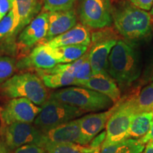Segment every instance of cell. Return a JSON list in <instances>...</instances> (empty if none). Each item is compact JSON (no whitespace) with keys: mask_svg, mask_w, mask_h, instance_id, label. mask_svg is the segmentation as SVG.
<instances>
[{"mask_svg":"<svg viewBox=\"0 0 153 153\" xmlns=\"http://www.w3.org/2000/svg\"><path fill=\"white\" fill-rule=\"evenodd\" d=\"M38 72L41 76V80L43 81L44 85L52 89H56V88L71 85H74L76 74V72L73 70H68V71L54 74Z\"/></svg>","mask_w":153,"mask_h":153,"instance_id":"obj_21","label":"cell"},{"mask_svg":"<svg viewBox=\"0 0 153 153\" xmlns=\"http://www.w3.org/2000/svg\"><path fill=\"white\" fill-rule=\"evenodd\" d=\"M145 144L139 139L128 138L114 144L101 146L100 153H141Z\"/></svg>","mask_w":153,"mask_h":153,"instance_id":"obj_22","label":"cell"},{"mask_svg":"<svg viewBox=\"0 0 153 153\" xmlns=\"http://www.w3.org/2000/svg\"><path fill=\"white\" fill-rule=\"evenodd\" d=\"M142 72L140 54L135 45L127 41L118 40L108 56V74L121 89H125L138 79Z\"/></svg>","mask_w":153,"mask_h":153,"instance_id":"obj_1","label":"cell"},{"mask_svg":"<svg viewBox=\"0 0 153 153\" xmlns=\"http://www.w3.org/2000/svg\"><path fill=\"white\" fill-rule=\"evenodd\" d=\"M136 114L153 111V82L145 86L140 90L131 94Z\"/></svg>","mask_w":153,"mask_h":153,"instance_id":"obj_19","label":"cell"},{"mask_svg":"<svg viewBox=\"0 0 153 153\" xmlns=\"http://www.w3.org/2000/svg\"><path fill=\"white\" fill-rule=\"evenodd\" d=\"M15 19H16V9L14 5L8 14L0 21V40L4 36L9 35L14 28Z\"/></svg>","mask_w":153,"mask_h":153,"instance_id":"obj_27","label":"cell"},{"mask_svg":"<svg viewBox=\"0 0 153 153\" xmlns=\"http://www.w3.org/2000/svg\"><path fill=\"white\" fill-rule=\"evenodd\" d=\"M14 0H0V21L12 9Z\"/></svg>","mask_w":153,"mask_h":153,"instance_id":"obj_31","label":"cell"},{"mask_svg":"<svg viewBox=\"0 0 153 153\" xmlns=\"http://www.w3.org/2000/svg\"><path fill=\"white\" fill-rule=\"evenodd\" d=\"M50 98L70 104L85 112L109 109L115 104L106 95L82 87H72L54 91Z\"/></svg>","mask_w":153,"mask_h":153,"instance_id":"obj_3","label":"cell"},{"mask_svg":"<svg viewBox=\"0 0 153 153\" xmlns=\"http://www.w3.org/2000/svg\"><path fill=\"white\" fill-rule=\"evenodd\" d=\"M91 43V35L87 26L83 24H76L73 28L65 33L53 38L45 44L52 48H57L66 45H84L89 46Z\"/></svg>","mask_w":153,"mask_h":153,"instance_id":"obj_18","label":"cell"},{"mask_svg":"<svg viewBox=\"0 0 153 153\" xmlns=\"http://www.w3.org/2000/svg\"><path fill=\"white\" fill-rule=\"evenodd\" d=\"M1 89L8 98H26L37 106H43L47 101L48 92L43 81L29 72L11 76L3 82Z\"/></svg>","mask_w":153,"mask_h":153,"instance_id":"obj_4","label":"cell"},{"mask_svg":"<svg viewBox=\"0 0 153 153\" xmlns=\"http://www.w3.org/2000/svg\"><path fill=\"white\" fill-rule=\"evenodd\" d=\"M106 126V135L101 146H106L130 138L129 131L132 120L135 114L131 95L120 99Z\"/></svg>","mask_w":153,"mask_h":153,"instance_id":"obj_5","label":"cell"},{"mask_svg":"<svg viewBox=\"0 0 153 153\" xmlns=\"http://www.w3.org/2000/svg\"><path fill=\"white\" fill-rule=\"evenodd\" d=\"M79 87L88 88L106 95L114 104L120 99V90L116 81L107 72L92 75L89 79L75 84Z\"/></svg>","mask_w":153,"mask_h":153,"instance_id":"obj_16","label":"cell"},{"mask_svg":"<svg viewBox=\"0 0 153 153\" xmlns=\"http://www.w3.org/2000/svg\"><path fill=\"white\" fill-rule=\"evenodd\" d=\"M152 28H153V22H152Z\"/></svg>","mask_w":153,"mask_h":153,"instance_id":"obj_39","label":"cell"},{"mask_svg":"<svg viewBox=\"0 0 153 153\" xmlns=\"http://www.w3.org/2000/svg\"><path fill=\"white\" fill-rule=\"evenodd\" d=\"M91 76H92V72H91L90 62H89V51H87L85 54V60L82 63L81 66H80L77 73L76 74L75 82H74V85H75V84L79 82L89 79Z\"/></svg>","mask_w":153,"mask_h":153,"instance_id":"obj_28","label":"cell"},{"mask_svg":"<svg viewBox=\"0 0 153 153\" xmlns=\"http://www.w3.org/2000/svg\"><path fill=\"white\" fill-rule=\"evenodd\" d=\"M41 107L26 98L11 99L0 112V118L7 125L14 123H30L41 112Z\"/></svg>","mask_w":153,"mask_h":153,"instance_id":"obj_10","label":"cell"},{"mask_svg":"<svg viewBox=\"0 0 153 153\" xmlns=\"http://www.w3.org/2000/svg\"><path fill=\"white\" fill-rule=\"evenodd\" d=\"M100 150H101V148H99L96 149V150H94L93 152H91L90 153H100Z\"/></svg>","mask_w":153,"mask_h":153,"instance_id":"obj_37","label":"cell"},{"mask_svg":"<svg viewBox=\"0 0 153 153\" xmlns=\"http://www.w3.org/2000/svg\"><path fill=\"white\" fill-rule=\"evenodd\" d=\"M5 144L11 150L22 145L35 144L43 147L44 133L35 126L27 123H14L4 129Z\"/></svg>","mask_w":153,"mask_h":153,"instance_id":"obj_9","label":"cell"},{"mask_svg":"<svg viewBox=\"0 0 153 153\" xmlns=\"http://www.w3.org/2000/svg\"><path fill=\"white\" fill-rule=\"evenodd\" d=\"M85 111L70 104L50 98L41 107L34 120V126L41 131L48 130L80 117Z\"/></svg>","mask_w":153,"mask_h":153,"instance_id":"obj_6","label":"cell"},{"mask_svg":"<svg viewBox=\"0 0 153 153\" xmlns=\"http://www.w3.org/2000/svg\"><path fill=\"white\" fill-rule=\"evenodd\" d=\"M141 153H153V140L147 143V145Z\"/></svg>","mask_w":153,"mask_h":153,"instance_id":"obj_35","label":"cell"},{"mask_svg":"<svg viewBox=\"0 0 153 153\" xmlns=\"http://www.w3.org/2000/svg\"><path fill=\"white\" fill-rule=\"evenodd\" d=\"M153 114L150 112H142L136 114L132 120L129 131L130 138H141L150 131L152 125Z\"/></svg>","mask_w":153,"mask_h":153,"instance_id":"obj_20","label":"cell"},{"mask_svg":"<svg viewBox=\"0 0 153 153\" xmlns=\"http://www.w3.org/2000/svg\"><path fill=\"white\" fill-rule=\"evenodd\" d=\"M14 153H48L43 147L35 144H27L16 148Z\"/></svg>","mask_w":153,"mask_h":153,"instance_id":"obj_30","label":"cell"},{"mask_svg":"<svg viewBox=\"0 0 153 153\" xmlns=\"http://www.w3.org/2000/svg\"><path fill=\"white\" fill-rule=\"evenodd\" d=\"M48 153H90L92 149L75 143H47L44 146Z\"/></svg>","mask_w":153,"mask_h":153,"instance_id":"obj_24","label":"cell"},{"mask_svg":"<svg viewBox=\"0 0 153 153\" xmlns=\"http://www.w3.org/2000/svg\"><path fill=\"white\" fill-rule=\"evenodd\" d=\"M47 143H78L81 136L79 120L74 119L43 132ZM44 145V146H45Z\"/></svg>","mask_w":153,"mask_h":153,"instance_id":"obj_14","label":"cell"},{"mask_svg":"<svg viewBox=\"0 0 153 153\" xmlns=\"http://www.w3.org/2000/svg\"><path fill=\"white\" fill-rule=\"evenodd\" d=\"M117 104L109 109L101 113L90 114L84 116L79 118L81 136L79 144L81 145H87L91 142L95 136H97L103 129L106 127L107 121L111 114L116 109Z\"/></svg>","mask_w":153,"mask_h":153,"instance_id":"obj_11","label":"cell"},{"mask_svg":"<svg viewBox=\"0 0 153 153\" xmlns=\"http://www.w3.org/2000/svg\"><path fill=\"white\" fill-rule=\"evenodd\" d=\"M117 41L113 31L109 29L93 34L91 37L92 45L89 51L92 75L107 72L108 56Z\"/></svg>","mask_w":153,"mask_h":153,"instance_id":"obj_8","label":"cell"},{"mask_svg":"<svg viewBox=\"0 0 153 153\" xmlns=\"http://www.w3.org/2000/svg\"><path fill=\"white\" fill-rule=\"evenodd\" d=\"M0 145H1V142H0Z\"/></svg>","mask_w":153,"mask_h":153,"instance_id":"obj_40","label":"cell"},{"mask_svg":"<svg viewBox=\"0 0 153 153\" xmlns=\"http://www.w3.org/2000/svg\"><path fill=\"white\" fill-rule=\"evenodd\" d=\"M150 14L153 15V6H152V9H151V10H150Z\"/></svg>","mask_w":153,"mask_h":153,"instance_id":"obj_38","label":"cell"},{"mask_svg":"<svg viewBox=\"0 0 153 153\" xmlns=\"http://www.w3.org/2000/svg\"><path fill=\"white\" fill-rule=\"evenodd\" d=\"M76 0H43V7L48 12L68 11L72 9Z\"/></svg>","mask_w":153,"mask_h":153,"instance_id":"obj_25","label":"cell"},{"mask_svg":"<svg viewBox=\"0 0 153 153\" xmlns=\"http://www.w3.org/2000/svg\"><path fill=\"white\" fill-rule=\"evenodd\" d=\"M59 64L54 49L46 44L35 48L28 57L16 65L19 69L35 68L38 70H49Z\"/></svg>","mask_w":153,"mask_h":153,"instance_id":"obj_12","label":"cell"},{"mask_svg":"<svg viewBox=\"0 0 153 153\" xmlns=\"http://www.w3.org/2000/svg\"><path fill=\"white\" fill-rule=\"evenodd\" d=\"M14 5L16 9V19L13 30L8 36L9 41L14 39L30 24L41 7L38 0H14Z\"/></svg>","mask_w":153,"mask_h":153,"instance_id":"obj_15","label":"cell"},{"mask_svg":"<svg viewBox=\"0 0 153 153\" xmlns=\"http://www.w3.org/2000/svg\"><path fill=\"white\" fill-rule=\"evenodd\" d=\"M152 114H153V111H152ZM140 141L141 143H143V144H145V143H148L150 141L153 140V118H152V125H151V128L150 129V131L145 136H143L141 138H140Z\"/></svg>","mask_w":153,"mask_h":153,"instance_id":"obj_34","label":"cell"},{"mask_svg":"<svg viewBox=\"0 0 153 153\" xmlns=\"http://www.w3.org/2000/svg\"><path fill=\"white\" fill-rule=\"evenodd\" d=\"M132 4L145 11H150L153 6V0H129Z\"/></svg>","mask_w":153,"mask_h":153,"instance_id":"obj_33","label":"cell"},{"mask_svg":"<svg viewBox=\"0 0 153 153\" xmlns=\"http://www.w3.org/2000/svg\"><path fill=\"white\" fill-rule=\"evenodd\" d=\"M106 131H103L100 133L97 136H95L94 138L91 140L90 144L88 147L90 148L91 149H92L93 150H96V149L101 148V145H102L103 143L104 142L105 138H106Z\"/></svg>","mask_w":153,"mask_h":153,"instance_id":"obj_32","label":"cell"},{"mask_svg":"<svg viewBox=\"0 0 153 153\" xmlns=\"http://www.w3.org/2000/svg\"><path fill=\"white\" fill-rule=\"evenodd\" d=\"M113 12L110 0H82L79 8L82 24L93 29L111 26Z\"/></svg>","mask_w":153,"mask_h":153,"instance_id":"obj_7","label":"cell"},{"mask_svg":"<svg viewBox=\"0 0 153 153\" xmlns=\"http://www.w3.org/2000/svg\"><path fill=\"white\" fill-rule=\"evenodd\" d=\"M76 24V15L72 9L64 11L49 12L48 30L45 41L48 42L57 36L65 33Z\"/></svg>","mask_w":153,"mask_h":153,"instance_id":"obj_17","label":"cell"},{"mask_svg":"<svg viewBox=\"0 0 153 153\" xmlns=\"http://www.w3.org/2000/svg\"><path fill=\"white\" fill-rule=\"evenodd\" d=\"M9 150L10 149L6 145V144L1 143V145H0V153H11Z\"/></svg>","mask_w":153,"mask_h":153,"instance_id":"obj_36","label":"cell"},{"mask_svg":"<svg viewBox=\"0 0 153 153\" xmlns=\"http://www.w3.org/2000/svg\"><path fill=\"white\" fill-rule=\"evenodd\" d=\"M16 69V61L10 57L0 56V83L10 78Z\"/></svg>","mask_w":153,"mask_h":153,"instance_id":"obj_26","label":"cell"},{"mask_svg":"<svg viewBox=\"0 0 153 153\" xmlns=\"http://www.w3.org/2000/svg\"><path fill=\"white\" fill-rule=\"evenodd\" d=\"M89 46L84 45H66L54 49L59 64L70 63L77 60L88 51Z\"/></svg>","mask_w":153,"mask_h":153,"instance_id":"obj_23","label":"cell"},{"mask_svg":"<svg viewBox=\"0 0 153 153\" xmlns=\"http://www.w3.org/2000/svg\"><path fill=\"white\" fill-rule=\"evenodd\" d=\"M49 12H42L35 17L19 34L18 42L22 47H32L43 38L48 30Z\"/></svg>","mask_w":153,"mask_h":153,"instance_id":"obj_13","label":"cell"},{"mask_svg":"<svg viewBox=\"0 0 153 153\" xmlns=\"http://www.w3.org/2000/svg\"><path fill=\"white\" fill-rule=\"evenodd\" d=\"M152 15L148 11L125 2L114 9L113 22L126 41L134 43L147 39L152 31Z\"/></svg>","mask_w":153,"mask_h":153,"instance_id":"obj_2","label":"cell"},{"mask_svg":"<svg viewBox=\"0 0 153 153\" xmlns=\"http://www.w3.org/2000/svg\"><path fill=\"white\" fill-rule=\"evenodd\" d=\"M141 75L143 84L153 82V48L150 51Z\"/></svg>","mask_w":153,"mask_h":153,"instance_id":"obj_29","label":"cell"}]
</instances>
